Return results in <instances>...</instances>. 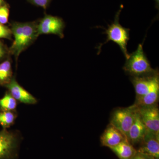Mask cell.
Instances as JSON below:
<instances>
[{
    "mask_svg": "<svg viewBox=\"0 0 159 159\" xmlns=\"http://www.w3.org/2000/svg\"><path fill=\"white\" fill-rule=\"evenodd\" d=\"M38 22H18L11 25V30L14 40L9 48V52L16 58L22 52L28 48L37 39Z\"/></svg>",
    "mask_w": 159,
    "mask_h": 159,
    "instance_id": "cell-1",
    "label": "cell"
},
{
    "mask_svg": "<svg viewBox=\"0 0 159 159\" xmlns=\"http://www.w3.org/2000/svg\"><path fill=\"white\" fill-rule=\"evenodd\" d=\"M123 70L131 77L148 76L157 70L152 68L143 50V44L141 43L139 44L136 50L129 54L126 59Z\"/></svg>",
    "mask_w": 159,
    "mask_h": 159,
    "instance_id": "cell-2",
    "label": "cell"
},
{
    "mask_svg": "<svg viewBox=\"0 0 159 159\" xmlns=\"http://www.w3.org/2000/svg\"><path fill=\"white\" fill-rule=\"evenodd\" d=\"M122 9V7H120V9L116 13L113 22L112 23L111 25H108V28L107 29L103 28L105 31L103 34H106L107 38L105 42L100 43L97 47L98 54L101 52L102 46L111 41L119 46L126 59L129 56L127 46L128 41L130 39V29L123 27L119 23V16Z\"/></svg>",
    "mask_w": 159,
    "mask_h": 159,
    "instance_id": "cell-3",
    "label": "cell"
},
{
    "mask_svg": "<svg viewBox=\"0 0 159 159\" xmlns=\"http://www.w3.org/2000/svg\"><path fill=\"white\" fill-rule=\"evenodd\" d=\"M20 140L18 132L0 131V159H17Z\"/></svg>",
    "mask_w": 159,
    "mask_h": 159,
    "instance_id": "cell-4",
    "label": "cell"
},
{
    "mask_svg": "<svg viewBox=\"0 0 159 159\" xmlns=\"http://www.w3.org/2000/svg\"><path fill=\"white\" fill-rule=\"evenodd\" d=\"M138 111V107L133 105L128 107L116 109L112 114L111 124L120 130L127 138V134L132 125Z\"/></svg>",
    "mask_w": 159,
    "mask_h": 159,
    "instance_id": "cell-5",
    "label": "cell"
},
{
    "mask_svg": "<svg viewBox=\"0 0 159 159\" xmlns=\"http://www.w3.org/2000/svg\"><path fill=\"white\" fill-rule=\"evenodd\" d=\"M65 24L61 18L46 15L38 24V32L42 34H54L62 39L64 36Z\"/></svg>",
    "mask_w": 159,
    "mask_h": 159,
    "instance_id": "cell-6",
    "label": "cell"
},
{
    "mask_svg": "<svg viewBox=\"0 0 159 159\" xmlns=\"http://www.w3.org/2000/svg\"><path fill=\"white\" fill-rule=\"evenodd\" d=\"M138 107L139 115L147 129L159 135V110L157 104Z\"/></svg>",
    "mask_w": 159,
    "mask_h": 159,
    "instance_id": "cell-7",
    "label": "cell"
},
{
    "mask_svg": "<svg viewBox=\"0 0 159 159\" xmlns=\"http://www.w3.org/2000/svg\"><path fill=\"white\" fill-rule=\"evenodd\" d=\"M131 81L133 84L136 97L147 94L155 88L159 86L158 71L148 76L131 77Z\"/></svg>",
    "mask_w": 159,
    "mask_h": 159,
    "instance_id": "cell-8",
    "label": "cell"
},
{
    "mask_svg": "<svg viewBox=\"0 0 159 159\" xmlns=\"http://www.w3.org/2000/svg\"><path fill=\"white\" fill-rule=\"evenodd\" d=\"M5 86L16 101L31 105L37 103V99L20 85L14 77H12L10 82Z\"/></svg>",
    "mask_w": 159,
    "mask_h": 159,
    "instance_id": "cell-9",
    "label": "cell"
},
{
    "mask_svg": "<svg viewBox=\"0 0 159 159\" xmlns=\"http://www.w3.org/2000/svg\"><path fill=\"white\" fill-rule=\"evenodd\" d=\"M140 144L141 147L138 152L148 154L155 159H159V135L147 129Z\"/></svg>",
    "mask_w": 159,
    "mask_h": 159,
    "instance_id": "cell-10",
    "label": "cell"
},
{
    "mask_svg": "<svg viewBox=\"0 0 159 159\" xmlns=\"http://www.w3.org/2000/svg\"><path fill=\"white\" fill-rule=\"evenodd\" d=\"M126 140V137L110 123L100 137L101 145L109 148L115 147Z\"/></svg>",
    "mask_w": 159,
    "mask_h": 159,
    "instance_id": "cell-11",
    "label": "cell"
},
{
    "mask_svg": "<svg viewBox=\"0 0 159 159\" xmlns=\"http://www.w3.org/2000/svg\"><path fill=\"white\" fill-rule=\"evenodd\" d=\"M146 130L147 128L141 119L138 107V111L134 120L127 134V140L133 146L141 143Z\"/></svg>",
    "mask_w": 159,
    "mask_h": 159,
    "instance_id": "cell-12",
    "label": "cell"
},
{
    "mask_svg": "<svg viewBox=\"0 0 159 159\" xmlns=\"http://www.w3.org/2000/svg\"><path fill=\"white\" fill-rule=\"evenodd\" d=\"M110 148L119 159H132L137 152V150L127 140Z\"/></svg>",
    "mask_w": 159,
    "mask_h": 159,
    "instance_id": "cell-13",
    "label": "cell"
},
{
    "mask_svg": "<svg viewBox=\"0 0 159 159\" xmlns=\"http://www.w3.org/2000/svg\"><path fill=\"white\" fill-rule=\"evenodd\" d=\"M159 97V86L155 88L145 95L136 97V101L134 105L138 107L156 105Z\"/></svg>",
    "mask_w": 159,
    "mask_h": 159,
    "instance_id": "cell-14",
    "label": "cell"
},
{
    "mask_svg": "<svg viewBox=\"0 0 159 159\" xmlns=\"http://www.w3.org/2000/svg\"><path fill=\"white\" fill-rule=\"evenodd\" d=\"M11 63L9 60L0 64V84L5 86L12 78Z\"/></svg>",
    "mask_w": 159,
    "mask_h": 159,
    "instance_id": "cell-15",
    "label": "cell"
},
{
    "mask_svg": "<svg viewBox=\"0 0 159 159\" xmlns=\"http://www.w3.org/2000/svg\"><path fill=\"white\" fill-rule=\"evenodd\" d=\"M17 102L9 92H6L4 97L0 98V111H15Z\"/></svg>",
    "mask_w": 159,
    "mask_h": 159,
    "instance_id": "cell-16",
    "label": "cell"
},
{
    "mask_svg": "<svg viewBox=\"0 0 159 159\" xmlns=\"http://www.w3.org/2000/svg\"><path fill=\"white\" fill-rule=\"evenodd\" d=\"M16 117L15 111H0V125L4 129L9 128L14 124Z\"/></svg>",
    "mask_w": 159,
    "mask_h": 159,
    "instance_id": "cell-17",
    "label": "cell"
},
{
    "mask_svg": "<svg viewBox=\"0 0 159 159\" xmlns=\"http://www.w3.org/2000/svg\"><path fill=\"white\" fill-rule=\"evenodd\" d=\"M9 9L6 4L0 6V23L5 25L9 21Z\"/></svg>",
    "mask_w": 159,
    "mask_h": 159,
    "instance_id": "cell-18",
    "label": "cell"
},
{
    "mask_svg": "<svg viewBox=\"0 0 159 159\" xmlns=\"http://www.w3.org/2000/svg\"><path fill=\"white\" fill-rule=\"evenodd\" d=\"M12 36L11 29L0 23V39H11Z\"/></svg>",
    "mask_w": 159,
    "mask_h": 159,
    "instance_id": "cell-19",
    "label": "cell"
},
{
    "mask_svg": "<svg viewBox=\"0 0 159 159\" xmlns=\"http://www.w3.org/2000/svg\"><path fill=\"white\" fill-rule=\"evenodd\" d=\"M27 1L32 5L37 7H41L46 10L49 7L51 0H27Z\"/></svg>",
    "mask_w": 159,
    "mask_h": 159,
    "instance_id": "cell-20",
    "label": "cell"
},
{
    "mask_svg": "<svg viewBox=\"0 0 159 159\" xmlns=\"http://www.w3.org/2000/svg\"><path fill=\"white\" fill-rule=\"evenodd\" d=\"M132 159H155L153 157L150 156L146 154L139 152L137 151V152L135 155Z\"/></svg>",
    "mask_w": 159,
    "mask_h": 159,
    "instance_id": "cell-21",
    "label": "cell"
},
{
    "mask_svg": "<svg viewBox=\"0 0 159 159\" xmlns=\"http://www.w3.org/2000/svg\"><path fill=\"white\" fill-rule=\"evenodd\" d=\"M7 53V51L6 47L0 41V60L4 58Z\"/></svg>",
    "mask_w": 159,
    "mask_h": 159,
    "instance_id": "cell-22",
    "label": "cell"
},
{
    "mask_svg": "<svg viewBox=\"0 0 159 159\" xmlns=\"http://www.w3.org/2000/svg\"><path fill=\"white\" fill-rule=\"evenodd\" d=\"M155 3V7L157 9L159 10V0H154Z\"/></svg>",
    "mask_w": 159,
    "mask_h": 159,
    "instance_id": "cell-23",
    "label": "cell"
},
{
    "mask_svg": "<svg viewBox=\"0 0 159 159\" xmlns=\"http://www.w3.org/2000/svg\"><path fill=\"white\" fill-rule=\"evenodd\" d=\"M6 4L4 0H0V6H2L4 4Z\"/></svg>",
    "mask_w": 159,
    "mask_h": 159,
    "instance_id": "cell-24",
    "label": "cell"
}]
</instances>
